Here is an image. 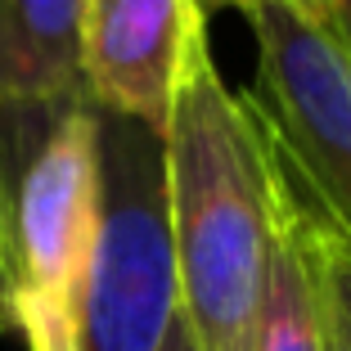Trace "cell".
Returning a JSON list of instances; mask_svg holds the SVG:
<instances>
[{"label": "cell", "instance_id": "6da1fadb", "mask_svg": "<svg viewBox=\"0 0 351 351\" xmlns=\"http://www.w3.org/2000/svg\"><path fill=\"white\" fill-rule=\"evenodd\" d=\"M180 320L198 351H248L275 243V154L207 45L189 59L162 126Z\"/></svg>", "mask_w": 351, "mask_h": 351}, {"label": "cell", "instance_id": "7a4b0ae2", "mask_svg": "<svg viewBox=\"0 0 351 351\" xmlns=\"http://www.w3.org/2000/svg\"><path fill=\"white\" fill-rule=\"evenodd\" d=\"M0 198L14 329L73 333L99 212V122L86 95L0 104Z\"/></svg>", "mask_w": 351, "mask_h": 351}, {"label": "cell", "instance_id": "3957f363", "mask_svg": "<svg viewBox=\"0 0 351 351\" xmlns=\"http://www.w3.org/2000/svg\"><path fill=\"white\" fill-rule=\"evenodd\" d=\"M99 212L77 298V351H158L180 315L162 131L99 113Z\"/></svg>", "mask_w": 351, "mask_h": 351}, {"label": "cell", "instance_id": "277c9868", "mask_svg": "<svg viewBox=\"0 0 351 351\" xmlns=\"http://www.w3.org/2000/svg\"><path fill=\"white\" fill-rule=\"evenodd\" d=\"M257 41V77L243 95L279 167L351 239V54L293 0L243 10Z\"/></svg>", "mask_w": 351, "mask_h": 351}, {"label": "cell", "instance_id": "5b68a950", "mask_svg": "<svg viewBox=\"0 0 351 351\" xmlns=\"http://www.w3.org/2000/svg\"><path fill=\"white\" fill-rule=\"evenodd\" d=\"M207 45L198 0H82V90L99 113L162 131L189 59Z\"/></svg>", "mask_w": 351, "mask_h": 351}, {"label": "cell", "instance_id": "8992f818", "mask_svg": "<svg viewBox=\"0 0 351 351\" xmlns=\"http://www.w3.org/2000/svg\"><path fill=\"white\" fill-rule=\"evenodd\" d=\"M82 0H0V104L82 90Z\"/></svg>", "mask_w": 351, "mask_h": 351}, {"label": "cell", "instance_id": "52a82bcc", "mask_svg": "<svg viewBox=\"0 0 351 351\" xmlns=\"http://www.w3.org/2000/svg\"><path fill=\"white\" fill-rule=\"evenodd\" d=\"M275 176H279V162H275ZM248 351H324L315 275H311L306 248H302L284 176H279V198H275V243H270L266 289H261V306H257Z\"/></svg>", "mask_w": 351, "mask_h": 351}, {"label": "cell", "instance_id": "ba28073f", "mask_svg": "<svg viewBox=\"0 0 351 351\" xmlns=\"http://www.w3.org/2000/svg\"><path fill=\"white\" fill-rule=\"evenodd\" d=\"M279 162V158H275ZM284 185L293 198V217H298V234L306 248L311 275H315V298H320V324H324V351H351V239H342L329 221L315 212L306 194L289 180V171L279 167Z\"/></svg>", "mask_w": 351, "mask_h": 351}, {"label": "cell", "instance_id": "9c48e42d", "mask_svg": "<svg viewBox=\"0 0 351 351\" xmlns=\"http://www.w3.org/2000/svg\"><path fill=\"white\" fill-rule=\"evenodd\" d=\"M14 329V284H10V252H5V198H0V333Z\"/></svg>", "mask_w": 351, "mask_h": 351}, {"label": "cell", "instance_id": "30bf717a", "mask_svg": "<svg viewBox=\"0 0 351 351\" xmlns=\"http://www.w3.org/2000/svg\"><path fill=\"white\" fill-rule=\"evenodd\" d=\"M23 338H27L32 351H77L73 333H63V329H32V333H23Z\"/></svg>", "mask_w": 351, "mask_h": 351}, {"label": "cell", "instance_id": "8fae6325", "mask_svg": "<svg viewBox=\"0 0 351 351\" xmlns=\"http://www.w3.org/2000/svg\"><path fill=\"white\" fill-rule=\"evenodd\" d=\"M324 27H329L333 36L342 41V50L351 54V0H333V14H329V23H324Z\"/></svg>", "mask_w": 351, "mask_h": 351}, {"label": "cell", "instance_id": "7c38bea8", "mask_svg": "<svg viewBox=\"0 0 351 351\" xmlns=\"http://www.w3.org/2000/svg\"><path fill=\"white\" fill-rule=\"evenodd\" d=\"M158 351H198L194 333L185 329V320H180V315L171 320V329H167V338H162V347H158Z\"/></svg>", "mask_w": 351, "mask_h": 351}, {"label": "cell", "instance_id": "4fadbf2b", "mask_svg": "<svg viewBox=\"0 0 351 351\" xmlns=\"http://www.w3.org/2000/svg\"><path fill=\"white\" fill-rule=\"evenodd\" d=\"M302 14H311L315 23H329V14H333V0H293Z\"/></svg>", "mask_w": 351, "mask_h": 351}, {"label": "cell", "instance_id": "5bb4252c", "mask_svg": "<svg viewBox=\"0 0 351 351\" xmlns=\"http://www.w3.org/2000/svg\"><path fill=\"white\" fill-rule=\"evenodd\" d=\"M212 5H226V10H252L257 0H198V10H212Z\"/></svg>", "mask_w": 351, "mask_h": 351}]
</instances>
